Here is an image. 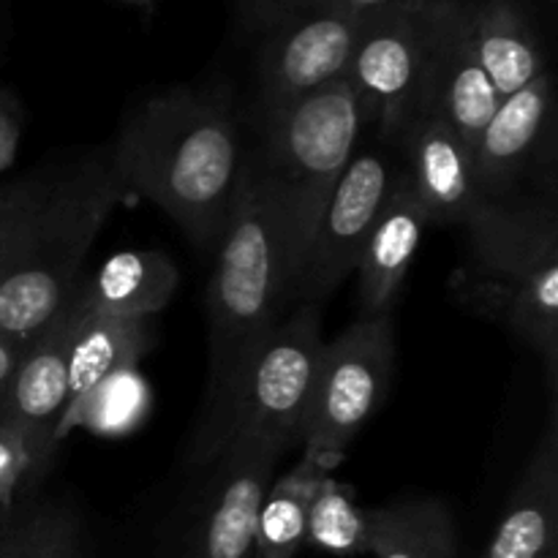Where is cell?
<instances>
[{"instance_id": "1", "label": "cell", "mask_w": 558, "mask_h": 558, "mask_svg": "<svg viewBox=\"0 0 558 558\" xmlns=\"http://www.w3.org/2000/svg\"><path fill=\"white\" fill-rule=\"evenodd\" d=\"M281 305L278 213L254 163H243L238 199L218 243V265L210 281V360L194 461L213 463L227 450L245 379L278 327Z\"/></svg>"}, {"instance_id": "2", "label": "cell", "mask_w": 558, "mask_h": 558, "mask_svg": "<svg viewBox=\"0 0 558 558\" xmlns=\"http://www.w3.org/2000/svg\"><path fill=\"white\" fill-rule=\"evenodd\" d=\"M109 153L129 196L161 207L194 243H221L243 174L227 104L183 87L161 93L131 114Z\"/></svg>"}, {"instance_id": "3", "label": "cell", "mask_w": 558, "mask_h": 558, "mask_svg": "<svg viewBox=\"0 0 558 558\" xmlns=\"http://www.w3.org/2000/svg\"><path fill=\"white\" fill-rule=\"evenodd\" d=\"M363 123L347 76L265 114V147L254 167L278 213L283 303L303 270L322 213L357 153Z\"/></svg>"}, {"instance_id": "4", "label": "cell", "mask_w": 558, "mask_h": 558, "mask_svg": "<svg viewBox=\"0 0 558 558\" xmlns=\"http://www.w3.org/2000/svg\"><path fill=\"white\" fill-rule=\"evenodd\" d=\"M469 256L458 276L472 305L496 316L558 379V218L550 205L488 199L463 223Z\"/></svg>"}, {"instance_id": "5", "label": "cell", "mask_w": 558, "mask_h": 558, "mask_svg": "<svg viewBox=\"0 0 558 558\" xmlns=\"http://www.w3.org/2000/svg\"><path fill=\"white\" fill-rule=\"evenodd\" d=\"M125 199L109 147L47 185L16 265L0 283V336L31 343L47 327L76 292L93 240Z\"/></svg>"}, {"instance_id": "6", "label": "cell", "mask_w": 558, "mask_h": 558, "mask_svg": "<svg viewBox=\"0 0 558 558\" xmlns=\"http://www.w3.org/2000/svg\"><path fill=\"white\" fill-rule=\"evenodd\" d=\"M396 336L392 316H360L336 341L325 343L300 425L303 458L332 472L354 436L374 417L390 385Z\"/></svg>"}, {"instance_id": "7", "label": "cell", "mask_w": 558, "mask_h": 558, "mask_svg": "<svg viewBox=\"0 0 558 558\" xmlns=\"http://www.w3.org/2000/svg\"><path fill=\"white\" fill-rule=\"evenodd\" d=\"M360 25L363 11L352 0H298L270 31L262 33V112H278L347 76Z\"/></svg>"}, {"instance_id": "8", "label": "cell", "mask_w": 558, "mask_h": 558, "mask_svg": "<svg viewBox=\"0 0 558 558\" xmlns=\"http://www.w3.org/2000/svg\"><path fill=\"white\" fill-rule=\"evenodd\" d=\"M430 20L434 0H398L363 14L347 80L363 118L387 136L401 134L414 114Z\"/></svg>"}, {"instance_id": "9", "label": "cell", "mask_w": 558, "mask_h": 558, "mask_svg": "<svg viewBox=\"0 0 558 558\" xmlns=\"http://www.w3.org/2000/svg\"><path fill=\"white\" fill-rule=\"evenodd\" d=\"M322 347L319 305L303 303L292 319L278 322L245 379L229 441H265L281 456L300 441Z\"/></svg>"}, {"instance_id": "10", "label": "cell", "mask_w": 558, "mask_h": 558, "mask_svg": "<svg viewBox=\"0 0 558 558\" xmlns=\"http://www.w3.org/2000/svg\"><path fill=\"white\" fill-rule=\"evenodd\" d=\"M501 96L477 58L469 0H434L428 49L412 118L450 125L474 153Z\"/></svg>"}, {"instance_id": "11", "label": "cell", "mask_w": 558, "mask_h": 558, "mask_svg": "<svg viewBox=\"0 0 558 558\" xmlns=\"http://www.w3.org/2000/svg\"><path fill=\"white\" fill-rule=\"evenodd\" d=\"M396 174L379 153H354L332 191L287 303L322 305L354 270Z\"/></svg>"}, {"instance_id": "12", "label": "cell", "mask_w": 558, "mask_h": 558, "mask_svg": "<svg viewBox=\"0 0 558 558\" xmlns=\"http://www.w3.org/2000/svg\"><path fill=\"white\" fill-rule=\"evenodd\" d=\"M85 316L87 300L80 281L69 303L25 347L0 407V423L20 436L31 458V485L58 447V423L63 417L69 390L71 341Z\"/></svg>"}, {"instance_id": "13", "label": "cell", "mask_w": 558, "mask_h": 558, "mask_svg": "<svg viewBox=\"0 0 558 558\" xmlns=\"http://www.w3.org/2000/svg\"><path fill=\"white\" fill-rule=\"evenodd\" d=\"M281 452L256 439L229 441L223 456L221 488L202 526L194 558H254L256 521L272 483Z\"/></svg>"}, {"instance_id": "14", "label": "cell", "mask_w": 558, "mask_h": 558, "mask_svg": "<svg viewBox=\"0 0 558 558\" xmlns=\"http://www.w3.org/2000/svg\"><path fill=\"white\" fill-rule=\"evenodd\" d=\"M407 140L409 180L420 205L428 213V223H463L488 202L474 178V153L450 125L434 118H412L403 125Z\"/></svg>"}, {"instance_id": "15", "label": "cell", "mask_w": 558, "mask_h": 558, "mask_svg": "<svg viewBox=\"0 0 558 558\" xmlns=\"http://www.w3.org/2000/svg\"><path fill=\"white\" fill-rule=\"evenodd\" d=\"M483 558H558L556 396H550V414L543 441L523 469Z\"/></svg>"}, {"instance_id": "16", "label": "cell", "mask_w": 558, "mask_h": 558, "mask_svg": "<svg viewBox=\"0 0 558 558\" xmlns=\"http://www.w3.org/2000/svg\"><path fill=\"white\" fill-rule=\"evenodd\" d=\"M554 109V82L539 74L526 87L501 98L494 118L474 142V178L485 199H505L532 161Z\"/></svg>"}, {"instance_id": "17", "label": "cell", "mask_w": 558, "mask_h": 558, "mask_svg": "<svg viewBox=\"0 0 558 558\" xmlns=\"http://www.w3.org/2000/svg\"><path fill=\"white\" fill-rule=\"evenodd\" d=\"M428 213L420 205L409 174H396L385 207L374 223L357 262L360 308L363 316L390 314L417 254Z\"/></svg>"}, {"instance_id": "18", "label": "cell", "mask_w": 558, "mask_h": 558, "mask_svg": "<svg viewBox=\"0 0 558 558\" xmlns=\"http://www.w3.org/2000/svg\"><path fill=\"white\" fill-rule=\"evenodd\" d=\"M477 58L501 98L545 74L537 31L521 0H469Z\"/></svg>"}, {"instance_id": "19", "label": "cell", "mask_w": 558, "mask_h": 558, "mask_svg": "<svg viewBox=\"0 0 558 558\" xmlns=\"http://www.w3.org/2000/svg\"><path fill=\"white\" fill-rule=\"evenodd\" d=\"M150 341V319H125V316L93 314L82 319L69 352V390L65 409L58 423V441L65 436V425L74 417L80 403L118 371L136 368Z\"/></svg>"}, {"instance_id": "20", "label": "cell", "mask_w": 558, "mask_h": 558, "mask_svg": "<svg viewBox=\"0 0 558 558\" xmlns=\"http://www.w3.org/2000/svg\"><path fill=\"white\" fill-rule=\"evenodd\" d=\"M178 270L158 251H125L114 254L101 270L82 283L87 308L93 314L150 319L172 298Z\"/></svg>"}, {"instance_id": "21", "label": "cell", "mask_w": 558, "mask_h": 558, "mask_svg": "<svg viewBox=\"0 0 558 558\" xmlns=\"http://www.w3.org/2000/svg\"><path fill=\"white\" fill-rule=\"evenodd\" d=\"M368 554L374 558H458L456 521L439 499H396L368 510Z\"/></svg>"}, {"instance_id": "22", "label": "cell", "mask_w": 558, "mask_h": 558, "mask_svg": "<svg viewBox=\"0 0 558 558\" xmlns=\"http://www.w3.org/2000/svg\"><path fill=\"white\" fill-rule=\"evenodd\" d=\"M325 474L330 472L303 458L292 472L270 483L256 521L254 558H298L305 545L308 505Z\"/></svg>"}, {"instance_id": "23", "label": "cell", "mask_w": 558, "mask_h": 558, "mask_svg": "<svg viewBox=\"0 0 558 558\" xmlns=\"http://www.w3.org/2000/svg\"><path fill=\"white\" fill-rule=\"evenodd\" d=\"M80 523L65 507L31 505L9 512L0 534V558H76Z\"/></svg>"}, {"instance_id": "24", "label": "cell", "mask_w": 558, "mask_h": 558, "mask_svg": "<svg viewBox=\"0 0 558 558\" xmlns=\"http://www.w3.org/2000/svg\"><path fill=\"white\" fill-rule=\"evenodd\" d=\"M305 543L332 556L368 554V510H360L332 474H325L308 505Z\"/></svg>"}, {"instance_id": "25", "label": "cell", "mask_w": 558, "mask_h": 558, "mask_svg": "<svg viewBox=\"0 0 558 558\" xmlns=\"http://www.w3.org/2000/svg\"><path fill=\"white\" fill-rule=\"evenodd\" d=\"M150 409V390L136 368L107 376L65 425V436L74 428H87L96 436H125L142 425Z\"/></svg>"}, {"instance_id": "26", "label": "cell", "mask_w": 558, "mask_h": 558, "mask_svg": "<svg viewBox=\"0 0 558 558\" xmlns=\"http://www.w3.org/2000/svg\"><path fill=\"white\" fill-rule=\"evenodd\" d=\"M47 185V180L25 178L0 189V283L16 265V256L25 245Z\"/></svg>"}, {"instance_id": "27", "label": "cell", "mask_w": 558, "mask_h": 558, "mask_svg": "<svg viewBox=\"0 0 558 558\" xmlns=\"http://www.w3.org/2000/svg\"><path fill=\"white\" fill-rule=\"evenodd\" d=\"M31 485V458L20 436L0 423V512L14 510L20 485Z\"/></svg>"}, {"instance_id": "28", "label": "cell", "mask_w": 558, "mask_h": 558, "mask_svg": "<svg viewBox=\"0 0 558 558\" xmlns=\"http://www.w3.org/2000/svg\"><path fill=\"white\" fill-rule=\"evenodd\" d=\"M298 0H238V16L251 33H267Z\"/></svg>"}, {"instance_id": "29", "label": "cell", "mask_w": 558, "mask_h": 558, "mask_svg": "<svg viewBox=\"0 0 558 558\" xmlns=\"http://www.w3.org/2000/svg\"><path fill=\"white\" fill-rule=\"evenodd\" d=\"M16 142H20V123H16V107L9 93L0 90V174L9 169L16 156Z\"/></svg>"}, {"instance_id": "30", "label": "cell", "mask_w": 558, "mask_h": 558, "mask_svg": "<svg viewBox=\"0 0 558 558\" xmlns=\"http://www.w3.org/2000/svg\"><path fill=\"white\" fill-rule=\"evenodd\" d=\"M25 347L27 343L0 336V407H3V398L9 392L11 379H14L16 365H20L22 354H25Z\"/></svg>"}, {"instance_id": "31", "label": "cell", "mask_w": 558, "mask_h": 558, "mask_svg": "<svg viewBox=\"0 0 558 558\" xmlns=\"http://www.w3.org/2000/svg\"><path fill=\"white\" fill-rule=\"evenodd\" d=\"M5 518H9V512H0V534H3V526H5Z\"/></svg>"}]
</instances>
